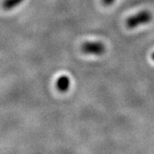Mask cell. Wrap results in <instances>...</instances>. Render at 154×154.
I'll list each match as a JSON object with an SVG mask.
<instances>
[{
	"instance_id": "cell-4",
	"label": "cell",
	"mask_w": 154,
	"mask_h": 154,
	"mask_svg": "<svg viewBox=\"0 0 154 154\" xmlns=\"http://www.w3.org/2000/svg\"><path fill=\"white\" fill-rule=\"evenodd\" d=\"M24 0H4L2 2V7L5 11L12 10L15 7L18 6L21 3H22Z\"/></svg>"
},
{
	"instance_id": "cell-6",
	"label": "cell",
	"mask_w": 154,
	"mask_h": 154,
	"mask_svg": "<svg viewBox=\"0 0 154 154\" xmlns=\"http://www.w3.org/2000/svg\"><path fill=\"white\" fill-rule=\"evenodd\" d=\"M152 59L154 61V52L152 53Z\"/></svg>"
},
{
	"instance_id": "cell-1",
	"label": "cell",
	"mask_w": 154,
	"mask_h": 154,
	"mask_svg": "<svg viewBox=\"0 0 154 154\" xmlns=\"http://www.w3.org/2000/svg\"><path fill=\"white\" fill-rule=\"evenodd\" d=\"M152 15L150 11H140L137 14L128 17L126 21V25L128 28H134L138 26L148 23L152 21Z\"/></svg>"
},
{
	"instance_id": "cell-3",
	"label": "cell",
	"mask_w": 154,
	"mask_h": 154,
	"mask_svg": "<svg viewBox=\"0 0 154 154\" xmlns=\"http://www.w3.org/2000/svg\"><path fill=\"white\" fill-rule=\"evenodd\" d=\"M69 87H70V80L67 75H61L57 78L56 82V88L59 92L64 93L69 90Z\"/></svg>"
},
{
	"instance_id": "cell-2",
	"label": "cell",
	"mask_w": 154,
	"mask_h": 154,
	"mask_svg": "<svg viewBox=\"0 0 154 154\" xmlns=\"http://www.w3.org/2000/svg\"><path fill=\"white\" fill-rule=\"evenodd\" d=\"M82 51L86 54L99 56L105 53V46L103 43L99 41H89L83 43Z\"/></svg>"
},
{
	"instance_id": "cell-5",
	"label": "cell",
	"mask_w": 154,
	"mask_h": 154,
	"mask_svg": "<svg viewBox=\"0 0 154 154\" xmlns=\"http://www.w3.org/2000/svg\"><path fill=\"white\" fill-rule=\"evenodd\" d=\"M101 1H102V3H103L104 5L109 6L111 5L115 2L116 0H101Z\"/></svg>"
}]
</instances>
